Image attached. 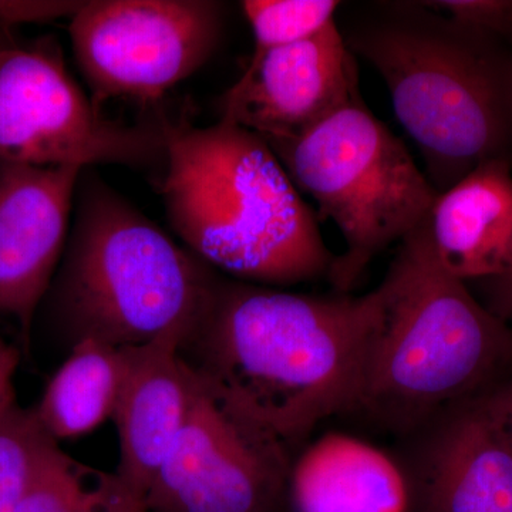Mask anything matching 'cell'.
<instances>
[{"mask_svg": "<svg viewBox=\"0 0 512 512\" xmlns=\"http://www.w3.org/2000/svg\"><path fill=\"white\" fill-rule=\"evenodd\" d=\"M379 288L311 296L218 278L178 346L202 389L292 454L356 399Z\"/></svg>", "mask_w": 512, "mask_h": 512, "instance_id": "obj_1", "label": "cell"}, {"mask_svg": "<svg viewBox=\"0 0 512 512\" xmlns=\"http://www.w3.org/2000/svg\"><path fill=\"white\" fill-rule=\"evenodd\" d=\"M350 416L409 439L512 373V328L437 259L429 218L399 244Z\"/></svg>", "mask_w": 512, "mask_h": 512, "instance_id": "obj_2", "label": "cell"}, {"mask_svg": "<svg viewBox=\"0 0 512 512\" xmlns=\"http://www.w3.org/2000/svg\"><path fill=\"white\" fill-rule=\"evenodd\" d=\"M160 127L165 214L192 254L252 285L328 278L336 255L264 138L224 120L210 127L161 120Z\"/></svg>", "mask_w": 512, "mask_h": 512, "instance_id": "obj_3", "label": "cell"}, {"mask_svg": "<svg viewBox=\"0 0 512 512\" xmlns=\"http://www.w3.org/2000/svg\"><path fill=\"white\" fill-rule=\"evenodd\" d=\"M62 261L45 301L70 348H136L188 329L220 278L92 168L80 175ZM43 301V302H45Z\"/></svg>", "mask_w": 512, "mask_h": 512, "instance_id": "obj_4", "label": "cell"}, {"mask_svg": "<svg viewBox=\"0 0 512 512\" xmlns=\"http://www.w3.org/2000/svg\"><path fill=\"white\" fill-rule=\"evenodd\" d=\"M406 5L356 29L346 43L382 77L441 194L485 161L510 160L512 62L495 52L491 37L419 2Z\"/></svg>", "mask_w": 512, "mask_h": 512, "instance_id": "obj_5", "label": "cell"}, {"mask_svg": "<svg viewBox=\"0 0 512 512\" xmlns=\"http://www.w3.org/2000/svg\"><path fill=\"white\" fill-rule=\"evenodd\" d=\"M265 143L345 241L328 275L339 293L352 291L377 255L416 231L439 195L362 97L299 136Z\"/></svg>", "mask_w": 512, "mask_h": 512, "instance_id": "obj_6", "label": "cell"}, {"mask_svg": "<svg viewBox=\"0 0 512 512\" xmlns=\"http://www.w3.org/2000/svg\"><path fill=\"white\" fill-rule=\"evenodd\" d=\"M0 160L32 165H164L160 124L107 119L70 76L53 42H0Z\"/></svg>", "mask_w": 512, "mask_h": 512, "instance_id": "obj_7", "label": "cell"}, {"mask_svg": "<svg viewBox=\"0 0 512 512\" xmlns=\"http://www.w3.org/2000/svg\"><path fill=\"white\" fill-rule=\"evenodd\" d=\"M222 30L224 5L214 0H92L69 26L97 109L160 100L211 59Z\"/></svg>", "mask_w": 512, "mask_h": 512, "instance_id": "obj_8", "label": "cell"}, {"mask_svg": "<svg viewBox=\"0 0 512 512\" xmlns=\"http://www.w3.org/2000/svg\"><path fill=\"white\" fill-rule=\"evenodd\" d=\"M191 379L190 414L147 512H285L291 451Z\"/></svg>", "mask_w": 512, "mask_h": 512, "instance_id": "obj_9", "label": "cell"}, {"mask_svg": "<svg viewBox=\"0 0 512 512\" xmlns=\"http://www.w3.org/2000/svg\"><path fill=\"white\" fill-rule=\"evenodd\" d=\"M355 55L336 22L248 64L225 93L221 120L264 140L295 137L359 99Z\"/></svg>", "mask_w": 512, "mask_h": 512, "instance_id": "obj_10", "label": "cell"}, {"mask_svg": "<svg viewBox=\"0 0 512 512\" xmlns=\"http://www.w3.org/2000/svg\"><path fill=\"white\" fill-rule=\"evenodd\" d=\"M82 173L0 160V316L25 340L62 261Z\"/></svg>", "mask_w": 512, "mask_h": 512, "instance_id": "obj_11", "label": "cell"}, {"mask_svg": "<svg viewBox=\"0 0 512 512\" xmlns=\"http://www.w3.org/2000/svg\"><path fill=\"white\" fill-rule=\"evenodd\" d=\"M404 441L417 512H512V437L484 396Z\"/></svg>", "mask_w": 512, "mask_h": 512, "instance_id": "obj_12", "label": "cell"}, {"mask_svg": "<svg viewBox=\"0 0 512 512\" xmlns=\"http://www.w3.org/2000/svg\"><path fill=\"white\" fill-rule=\"evenodd\" d=\"M185 332L171 330L147 345L126 348V379L113 419L120 443L116 473L144 505L190 414L194 384L178 356Z\"/></svg>", "mask_w": 512, "mask_h": 512, "instance_id": "obj_13", "label": "cell"}, {"mask_svg": "<svg viewBox=\"0 0 512 512\" xmlns=\"http://www.w3.org/2000/svg\"><path fill=\"white\" fill-rule=\"evenodd\" d=\"M292 512H417L416 490L402 453L328 431L292 456Z\"/></svg>", "mask_w": 512, "mask_h": 512, "instance_id": "obj_14", "label": "cell"}, {"mask_svg": "<svg viewBox=\"0 0 512 512\" xmlns=\"http://www.w3.org/2000/svg\"><path fill=\"white\" fill-rule=\"evenodd\" d=\"M429 234L440 264L460 281L512 278L511 161H485L437 195Z\"/></svg>", "mask_w": 512, "mask_h": 512, "instance_id": "obj_15", "label": "cell"}, {"mask_svg": "<svg viewBox=\"0 0 512 512\" xmlns=\"http://www.w3.org/2000/svg\"><path fill=\"white\" fill-rule=\"evenodd\" d=\"M126 373V348L76 343L33 409L37 421L57 443L92 433L114 419Z\"/></svg>", "mask_w": 512, "mask_h": 512, "instance_id": "obj_16", "label": "cell"}, {"mask_svg": "<svg viewBox=\"0 0 512 512\" xmlns=\"http://www.w3.org/2000/svg\"><path fill=\"white\" fill-rule=\"evenodd\" d=\"M18 512H147L119 474L87 466L52 441L37 461Z\"/></svg>", "mask_w": 512, "mask_h": 512, "instance_id": "obj_17", "label": "cell"}, {"mask_svg": "<svg viewBox=\"0 0 512 512\" xmlns=\"http://www.w3.org/2000/svg\"><path fill=\"white\" fill-rule=\"evenodd\" d=\"M254 33V55L248 64L266 53L302 42L335 23L336 0H245L241 3ZM247 64V66H248Z\"/></svg>", "mask_w": 512, "mask_h": 512, "instance_id": "obj_18", "label": "cell"}, {"mask_svg": "<svg viewBox=\"0 0 512 512\" xmlns=\"http://www.w3.org/2000/svg\"><path fill=\"white\" fill-rule=\"evenodd\" d=\"M33 409L16 406L0 426V512H18L43 451L52 443Z\"/></svg>", "mask_w": 512, "mask_h": 512, "instance_id": "obj_19", "label": "cell"}, {"mask_svg": "<svg viewBox=\"0 0 512 512\" xmlns=\"http://www.w3.org/2000/svg\"><path fill=\"white\" fill-rule=\"evenodd\" d=\"M423 8L480 35L512 37V0H437Z\"/></svg>", "mask_w": 512, "mask_h": 512, "instance_id": "obj_20", "label": "cell"}, {"mask_svg": "<svg viewBox=\"0 0 512 512\" xmlns=\"http://www.w3.org/2000/svg\"><path fill=\"white\" fill-rule=\"evenodd\" d=\"M84 2H33V0H0V32L20 23L50 22L72 19Z\"/></svg>", "mask_w": 512, "mask_h": 512, "instance_id": "obj_21", "label": "cell"}, {"mask_svg": "<svg viewBox=\"0 0 512 512\" xmlns=\"http://www.w3.org/2000/svg\"><path fill=\"white\" fill-rule=\"evenodd\" d=\"M19 350L0 335V426L16 404L15 376L19 366Z\"/></svg>", "mask_w": 512, "mask_h": 512, "instance_id": "obj_22", "label": "cell"}, {"mask_svg": "<svg viewBox=\"0 0 512 512\" xmlns=\"http://www.w3.org/2000/svg\"><path fill=\"white\" fill-rule=\"evenodd\" d=\"M484 400L495 419L503 424L504 429L512 437V373L494 389L484 394Z\"/></svg>", "mask_w": 512, "mask_h": 512, "instance_id": "obj_23", "label": "cell"}, {"mask_svg": "<svg viewBox=\"0 0 512 512\" xmlns=\"http://www.w3.org/2000/svg\"><path fill=\"white\" fill-rule=\"evenodd\" d=\"M6 32H8V30H2V32H0V42H2L3 36H5Z\"/></svg>", "mask_w": 512, "mask_h": 512, "instance_id": "obj_24", "label": "cell"}, {"mask_svg": "<svg viewBox=\"0 0 512 512\" xmlns=\"http://www.w3.org/2000/svg\"><path fill=\"white\" fill-rule=\"evenodd\" d=\"M507 281H508V282H510V284H511V289H512V278L507 279Z\"/></svg>", "mask_w": 512, "mask_h": 512, "instance_id": "obj_25", "label": "cell"}]
</instances>
